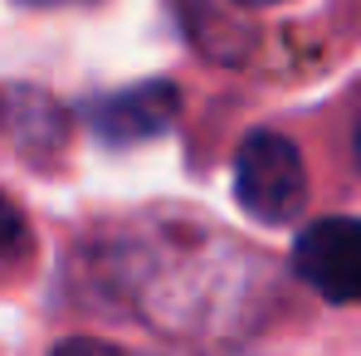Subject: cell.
Here are the masks:
<instances>
[{
	"mask_svg": "<svg viewBox=\"0 0 361 356\" xmlns=\"http://www.w3.org/2000/svg\"><path fill=\"white\" fill-rule=\"evenodd\" d=\"M30 249V225L20 215V205L0 190V259H20Z\"/></svg>",
	"mask_w": 361,
	"mask_h": 356,
	"instance_id": "5",
	"label": "cell"
},
{
	"mask_svg": "<svg viewBox=\"0 0 361 356\" xmlns=\"http://www.w3.org/2000/svg\"><path fill=\"white\" fill-rule=\"evenodd\" d=\"M176 108H180L176 83L147 78L137 88H122V93H108V98L88 103V127L108 147H132V142L161 137L171 127V118H176Z\"/></svg>",
	"mask_w": 361,
	"mask_h": 356,
	"instance_id": "3",
	"label": "cell"
},
{
	"mask_svg": "<svg viewBox=\"0 0 361 356\" xmlns=\"http://www.w3.org/2000/svg\"><path fill=\"white\" fill-rule=\"evenodd\" d=\"M293 269L307 288L327 302H357L361 297V220L327 215L307 225L293 244Z\"/></svg>",
	"mask_w": 361,
	"mask_h": 356,
	"instance_id": "2",
	"label": "cell"
},
{
	"mask_svg": "<svg viewBox=\"0 0 361 356\" xmlns=\"http://www.w3.org/2000/svg\"><path fill=\"white\" fill-rule=\"evenodd\" d=\"M357 166H361V122H357Z\"/></svg>",
	"mask_w": 361,
	"mask_h": 356,
	"instance_id": "8",
	"label": "cell"
},
{
	"mask_svg": "<svg viewBox=\"0 0 361 356\" xmlns=\"http://www.w3.org/2000/svg\"><path fill=\"white\" fill-rule=\"evenodd\" d=\"M235 200L259 225H288L307 200L298 147L279 132H249L235 152Z\"/></svg>",
	"mask_w": 361,
	"mask_h": 356,
	"instance_id": "1",
	"label": "cell"
},
{
	"mask_svg": "<svg viewBox=\"0 0 361 356\" xmlns=\"http://www.w3.org/2000/svg\"><path fill=\"white\" fill-rule=\"evenodd\" d=\"M20 5H35V10H54V5H88V0H20Z\"/></svg>",
	"mask_w": 361,
	"mask_h": 356,
	"instance_id": "6",
	"label": "cell"
},
{
	"mask_svg": "<svg viewBox=\"0 0 361 356\" xmlns=\"http://www.w3.org/2000/svg\"><path fill=\"white\" fill-rule=\"evenodd\" d=\"M235 5H244V10H264V5H279V0H235Z\"/></svg>",
	"mask_w": 361,
	"mask_h": 356,
	"instance_id": "7",
	"label": "cell"
},
{
	"mask_svg": "<svg viewBox=\"0 0 361 356\" xmlns=\"http://www.w3.org/2000/svg\"><path fill=\"white\" fill-rule=\"evenodd\" d=\"M0 122H5L10 142L35 152V156L54 152L63 142V113L35 88H5L0 93Z\"/></svg>",
	"mask_w": 361,
	"mask_h": 356,
	"instance_id": "4",
	"label": "cell"
}]
</instances>
